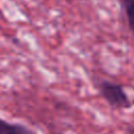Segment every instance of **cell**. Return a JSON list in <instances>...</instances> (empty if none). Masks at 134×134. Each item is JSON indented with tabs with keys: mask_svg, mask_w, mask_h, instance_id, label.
I'll list each match as a JSON object with an SVG mask.
<instances>
[{
	"mask_svg": "<svg viewBox=\"0 0 134 134\" xmlns=\"http://www.w3.org/2000/svg\"><path fill=\"white\" fill-rule=\"evenodd\" d=\"M0 134H34L28 128L21 124L10 122L0 118Z\"/></svg>",
	"mask_w": 134,
	"mask_h": 134,
	"instance_id": "obj_2",
	"label": "cell"
},
{
	"mask_svg": "<svg viewBox=\"0 0 134 134\" xmlns=\"http://www.w3.org/2000/svg\"><path fill=\"white\" fill-rule=\"evenodd\" d=\"M98 90L103 98L115 109H128L132 103L124 87L111 81H102L98 84Z\"/></svg>",
	"mask_w": 134,
	"mask_h": 134,
	"instance_id": "obj_1",
	"label": "cell"
},
{
	"mask_svg": "<svg viewBox=\"0 0 134 134\" xmlns=\"http://www.w3.org/2000/svg\"><path fill=\"white\" fill-rule=\"evenodd\" d=\"M119 1L124 7L129 27L131 28V30L134 31V0H119Z\"/></svg>",
	"mask_w": 134,
	"mask_h": 134,
	"instance_id": "obj_3",
	"label": "cell"
}]
</instances>
